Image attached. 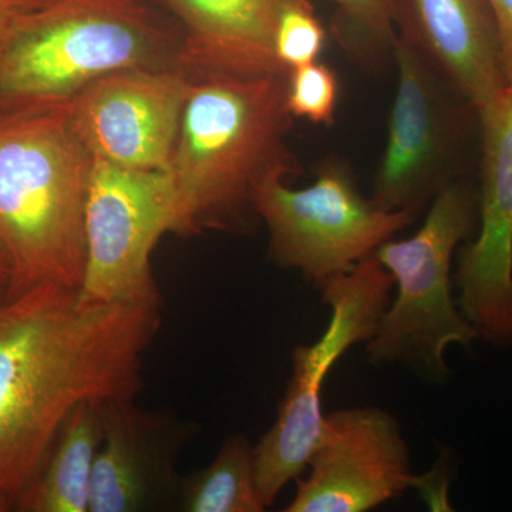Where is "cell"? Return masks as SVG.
<instances>
[{"label": "cell", "instance_id": "obj_1", "mask_svg": "<svg viewBox=\"0 0 512 512\" xmlns=\"http://www.w3.org/2000/svg\"><path fill=\"white\" fill-rule=\"evenodd\" d=\"M160 311L56 284L0 302V512L15 511L77 404L137 396Z\"/></svg>", "mask_w": 512, "mask_h": 512}, {"label": "cell", "instance_id": "obj_2", "mask_svg": "<svg viewBox=\"0 0 512 512\" xmlns=\"http://www.w3.org/2000/svg\"><path fill=\"white\" fill-rule=\"evenodd\" d=\"M289 73L195 77L165 171L171 234L249 231L259 220L256 188L271 175L301 173L286 143L295 119Z\"/></svg>", "mask_w": 512, "mask_h": 512}, {"label": "cell", "instance_id": "obj_3", "mask_svg": "<svg viewBox=\"0 0 512 512\" xmlns=\"http://www.w3.org/2000/svg\"><path fill=\"white\" fill-rule=\"evenodd\" d=\"M93 157L66 106L0 113V251L8 298L35 286L79 289L86 269V201Z\"/></svg>", "mask_w": 512, "mask_h": 512}, {"label": "cell", "instance_id": "obj_4", "mask_svg": "<svg viewBox=\"0 0 512 512\" xmlns=\"http://www.w3.org/2000/svg\"><path fill=\"white\" fill-rule=\"evenodd\" d=\"M180 49L147 0H52L23 13L0 50V113L67 106L119 70L183 67Z\"/></svg>", "mask_w": 512, "mask_h": 512}, {"label": "cell", "instance_id": "obj_5", "mask_svg": "<svg viewBox=\"0 0 512 512\" xmlns=\"http://www.w3.org/2000/svg\"><path fill=\"white\" fill-rule=\"evenodd\" d=\"M480 220L478 191L467 181L447 185L431 202L416 234L384 242L375 255L392 274L396 296L384 312L367 356L375 365L400 363L433 380L448 375L450 345L470 349L477 330L457 308L451 264Z\"/></svg>", "mask_w": 512, "mask_h": 512}, {"label": "cell", "instance_id": "obj_6", "mask_svg": "<svg viewBox=\"0 0 512 512\" xmlns=\"http://www.w3.org/2000/svg\"><path fill=\"white\" fill-rule=\"evenodd\" d=\"M394 279L375 254L346 274L320 286L330 308L328 326L312 345L292 352V376L278 417L254 446L256 483L266 507L289 481L301 477L322 434V392L340 357L357 343H369L392 302Z\"/></svg>", "mask_w": 512, "mask_h": 512}, {"label": "cell", "instance_id": "obj_7", "mask_svg": "<svg viewBox=\"0 0 512 512\" xmlns=\"http://www.w3.org/2000/svg\"><path fill=\"white\" fill-rule=\"evenodd\" d=\"M284 180L271 175L255 191L256 214L269 232L268 256L316 288L355 268L417 220L412 212L380 210L366 200L340 161L320 164L308 188L292 190Z\"/></svg>", "mask_w": 512, "mask_h": 512}, {"label": "cell", "instance_id": "obj_8", "mask_svg": "<svg viewBox=\"0 0 512 512\" xmlns=\"http://www.w3.org/2000/svg\"><path fill=\"white\" fill-rule=\"evenodd\" d=\"M397 87L386 147L370 200L419 218L447 185L463 180L471 106L426 60L396 36Z\"/></svg>", "mask_w": 512, "mask_h": 512}, {"label": "cell", "instance_id": "obj_9", "mask_svg": "<svg viewBox=\"0 0 512 512\" xmlns=\"http://www.w3.org/2000/svg\"><path fill=\"white\" fill-rule=\"evenodd\" d=\"M80 301L161 309L151 252L173 225L167 174L94 160L86 201Z\"/></svg>", "mask_w": 512, "mask_h": 512}, {"label": "cell", "instance_id": "obj_10", "mask_svg": "<svg viewBox=\"0 0 512 512\" xmlns=\"http://www.w3.org/2000/svg\"><path fill=\"white\" fill-rule=\"evenodd\" d=\"M192 83L180 66L119 70L77 94L66 106L67 121L94 160L165 173Z\"/></svg>", "mask_w": 512, "mask_h": 512}, {"label": "cell", "instance_id": "obj_11", "mask_svg": "<svg viewBox=\"0 0 512 512\" xmlns=\"http://www.w3.org/2000/svg\"><path fill=\"white\" fill-rule=\"evenodd\" d=\"M478 113L481 128L480 231L461 249L457 306L495 348L512 346V87Z\"/></svg>", "mask_w": 512, "mask_h": 512}, {"label": "cell", "instance_id": "obj_12", "mask_svg": "<svg viewBox=\"0 0 512 512\" xmlns=\"http://www.w3.org/2000/svg\"><path fill=\"white\" fill-rule=\"evenodd\" d=\"M308 467L286 512H366L421 483L399 421L372 406L325 414Z\"/></svg>", "mask_w": 512, "mask_h": 512}, {"label": "cell", "instance_id": "obj_13", "mask_svg": "<svg viewBox=\"0 0 512 512\" xmlns=\"http://www.w3.org/2000/svg\"><path fill=\"white\" fill-rule=\"evenodd\" d=\"M103 441L94 463L90 512H150L177 507L175 470L190 429L170 413L147 412L134 399L106 400Z\"/></svg>", "mask_w": 512, "mask_h": 512}, {"label": "cell", "instance_id": "obj_14", "mask_svg": "<svg viewBox=\"0 0 512 512\" xmlns=\"http://www.w3.org/2000/svg\"><path fill=\"white\" fill-rule=\"evenodd\" d=\"M397 36L480 110L507 80L490 0H393Z\"/></svg>", "mask_w": 512, "mask_h": 512}, {"label": "cell", "instance_id": "obj_15", "mask_svg": "<svg viewBox=\"0 0 512 512\" xmlns=\"http://www.w3.org/2000/svg\"><path fill=\"white\" fill-rule=\"evenodd\" d=\"M288 0H163L181 26V66L192 77L289 73L275 55Z\"/></svg>", "mask_w": 512, "mask_h": 512}, {"label": "cell", "instance_id": "obj_16", "mask_svg": "<svg viewBox=\"0 0 512 512\" xmlns=\"http://www.w3.org/2000/svg\"><path fill=\"white\" fill-rule=\"evenodd\" d=\"M101 403L87 400L69 413L15 511H90L93 468L104 433Z\"/></svg>", "mask_w": 512, "mask_h": 512}, {"label": "cell", "instance_id": "obj_17", "mask_svg": "<svg viewBox=\"0 0 512 512\" xmlns=\"http://www.w3.org/2000/svg\"><path fill=\"white\" fill-rule=\"evenodd\" d=\"M256 483L254 447L244 434L224 440L210 466L183 477L177 510L183 512H264Z\"/></svg>", "mask_w": 512, "mask_h": 512}, {"label": "cell", "instance_id": "obj_18", "mask_svg": "<svg viewBox=\"0 0 512 512\" xmlns=\"http://www.w3.org/2000/svg\"><path fill=\"white\" fill-rule=\"evenodd\" d=\"M338 6V22L333 26L336 40L350 56L377 67L393 60V0H330Z\"/></svg>", "mask_w": 512, "mask_h": 512}, {"label": "cell", "instance_id": "obj_19", "mask_svg": "<svg viewBox=\"0 0 512 512\" xmlns=\"http://www.w3.org/2000/svg\"><path fill=\"white\" fill-rule=\"evenodd\" d=\"M326 32L309 0H288L275 32V55L284 69L315 63L325 45Z\"/></svg>", "mask_w": 512, "mask_h": 512}, {"label": "cell", "instance_id": "obj_20", "mask_svg": "<svg viewBox=\"0 0 512 512\" xmlns=\"http://www.w3.org/2000/svg\"><path fill=\"white\" fill-rule=\"evenodd\" d=\"M338 79L330 67L311 63L289 73L288 107L293 117L330 126L338 101Z\"/></svg>", "mask_w": 512, "mask_h": 512}, {"label": "cell", "instance_id": "obj_21", "mask_svg": "<svg viewBox=\"0 0 512 512\" xmlns=\"http://www.w3.org/2000/svg\"><path fill=\"white\" fill-rule=\"evenodd\" d=\"M490 5L497 23L505 80L512 87V0H490Z\"/></svg>", "mask_w": 512, "mask_h": 512}, {"label": "cell", "instance_id": "obj_22", "mask_svg": "<svg viewBox=\"0 0 512 512\" xmlns=\"http://www.w3.org/2000/svg\"><path fill=\"white\" fill-rule=\"evenodd\" d=\"M36 8L32 0H0V50L23 13Z\"/></svg>", "mask_w": 512, "mask_h": 512}, {"label": "cell", "instance_id": "obj_23", "mask_svg": "<svg viewBox=\"0 0 512 512\" xmlns=\"http://www.w3.org/2000/svg\"><path fill=\"white\" fill-rule=\"evenodd\" d=\"M10 286V269L5 255L0 251V302L8 298Z\"/></svg>", "mask_w": 512, "mask_h": 512}, {"label": "cell", "instance_id": "obj_24", "mask_svg": "<svg viewBox=\"0 0 512 512\" xmlns=\"http://www.w3.org/2000/svg\"><path fill=\"white\" fill-rule=\"evenodd\" d=\"M33 3H35L36 6H45L47 3L52 2V0H32Z\"/></svg>", "mask_w": 512, "mask_h": 512}]
</instances>
